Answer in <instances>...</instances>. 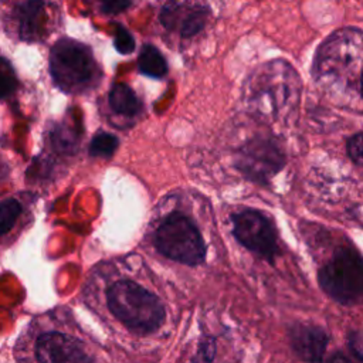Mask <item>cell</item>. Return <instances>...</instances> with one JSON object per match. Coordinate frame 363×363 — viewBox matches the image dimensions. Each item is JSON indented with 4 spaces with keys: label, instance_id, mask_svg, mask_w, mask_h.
<instances>
[{
    "label": "cell",
    "instance_id": "obj_1",
    "mask_svg": "<svg viewBox=\"0 0 363 363\" xmlns=\"http://www.w3.org/2000/svg\"><path fill=\"white\" fill-rule=\"evenodd\" d=\"M301 82L296 71L282 60L259 65L248 78L245 96L259 115L278 116L296 105Z\"/></svg>",
    "mask_w": 363,
    "mask_h": 363
},
{
    "label": "cell",
    "instance_id": "obj_2",
    "mask_svg": "<svg viewBox=\"0 0 363 363\" xmlns=\"http://www.w3.org/2000/svg\"><path fill=\"white\" fill-rule=\"evenodd\" d=\"M313 75L322 85L346 84L363 75V33L343 28L333 33L316 51Z\"/></svg>",
    "mask_w": 363,
    "mask_h": 363
},
{
    "label": "cell",
    "instance_id": "obj_3",
    "mask_svg": "<svg viewBox=\"0 0 363 363\" xmlns=\"http://www.w3.org/2000/svg\"><path fill=\"white\" fill-rule=\"evenodd\" d=\"M111 312L130 330L152 333L164 320V308L159 298L139 284L123 279L106 292Z\"/></svg>",
    "mask_w": 363,
    "mask_h": 363
},
{
    "label": "cell",
    "instance_id": "obj_4",
    "mask_svg": "<svg viewBox=\"0 0 363 363\" xmlns=\"http://www.w3.org/2000/svg\"><path fill=\"white\" fill-rule=\"evenodd\" d=\"M50 72L54 84L68 94L91 89L101 77L91 48L71 38H61L52 45Z\"/></svg>",
    "mask_w": 363,
    "mask_h": 363
},
{
    "label": "cell",
    "instance_id": "obj_5",
    "mask_svg": "<svg viewBox=\"0 0 363 363\" xmlns=\"http://www.w3.org/2000/svg\"><path fill=\"white\" fill-rule=\"evenodd\" d=\"M322 291L342 305L363 301V255L353 247H339L318 272Z\"/></svg>",
    "mask_w": 363,
    "mask_h": 363
},
{
    "label": "cell",
    "instance_id": "obj_6",
    "mask_svg": "<svg viewBox=\"0 0 363 363\" xmlns=\"http://www.w3.org/2000/svg\"><path fill=\"white\" fill-rule=\"evenodd\" d=\"M155 245L164 257L186 265H199L206 257L200 231L182 213H172L160 223L155 233Z\"/></svg>",
    "mask_w": 363,
    "mask_h": 363
},
{
    "label": "cell",
    "instance_id": "obj_7",
    "mask_svg": "<svg viewBox=\"0 0 363 363\" xmlns=\"http://www.w3.org/2000/svg\"><path fill=\"white\" fill-rule=\"evenodd\" d=\"M233 233L242 247L274 262L278 254L277 231L264 213L244 210L233 217Z\"/></svg>",
    "mask_w": 363,
    "mask_h": 363
},
{
    "label": "cell",
    "instance_id": "obj_8",
    "mask_svg": "<svg viewBox=\"0 0 363 363\" xmlns=\"http://www.w3.org/2000/svg\"><path fill=\"white\" fill-rule=\"evenodd\" d=\"M285 164L282 149L272 140L255 138L247 142L237 156V167L252 182L267 183Z\"/></svg>",
    "mask_w": 363,
    "mask_h": 363
},
{
    "label": "cell",
    "instance_id": "obj_9",
    "mask_svg": "<svg viewBox=\"0 0 363 363\" xmlns=\"http://www.w3.org/2000/svg\"><path fill=\"white\" fill-rule=\"evenodd\" d=\"M35 359L38 362H52V363L92 360L85 353L78 339L60 332H47L37 337Z\"/></svg>",
    "mask_w": 363,
    "mask_h": 363
},
{
    "label": "cell",
    "instance_id": "obj_10",
    "mask_svg": "<svg viewBox=\"0 0 363 363\" xmlns=\"http://www.w3.org/2000/svg\"><path fill=\"white\" fill-rule=\"evenodd\" d=\"M47 17L44 0H23L14 6L11 20L17 35L23 41H37L43 35Z\"/></svg>",
    "mask_w": 363,
    "mask_h": 363
},
{
    "label": "cell",
    "instance_id": "obj_11",
    "mask_svg": "<svg viewBox=\"0 0 363 363\" xmlns=\"http://www.w3.org/2000/svg\"><path fill=\"white\" fill-rule=\"evenodd\" d=\"M289 340L294 352L308 362H319L328 347L326 332L313 325H295L289 330Z\"/></svg>",
    "mask_w": 363,
    "mask_h": 363
},
{
    "label": "cell",
    "instance_id": "obj_12",
    "mask_svg": "<svg viewBox=\"0 0 363 363\" xmlns=\"http://www.w3.org/2000/svg\"><path fill=\"white\" fill-rule=\"evenodd\" d=\"M109 105L115 113L125 116H135L142 109L139 98L126 84L122 82L112 85L109 91Z\"/></svg>",
    "mask_w": 363,
    "mask_h": 363
},
{
    "label": "cell",
    "instance_id": "obj_13",
    "mask_svg": "<svg viewBox=\"0 0 363 363\" xmlns=\"http://www.w3.org/2000/svg\"><path fill=\"white\" fill-rule=\"evenodd\" d=\"M138 68L152 78H162L167 74V62L162 52L152 44H145L138 57Z\"/></svg>",
    "mask_w": 363,
    "mask_h": 363
},
{
    "label": "cell",
    "instance_id": "obj_14",
    "mask_svg": "<svg viewBox=\"0 0 363 363\" xmlns=\"http://www.w3.org/2000/svg\"><path fill=\"white\" fill-rule=\"evenodd\" d=\"M78 140H79V136H78L77 130L72 129L71 126H68L67 123L58 125L51 135L52 146L58 152H64V153H69V152L75 150Z\"/></svg>",
    "mask_w": 363,
    "mask_h": 363
},
{
    "label": "cell",
    "instance_id": "obj_15",
    "mask_svg": "<svg viewBox=\"0 0 363 363\" xmlns=\"http://www.w3.org/2000/svg\"><path fill=\"white\" fill-rule=\"evenodd\" d=\"M118 145H119V140L115 135L108 132H99L91 140L89 155L92 157L109 159L115 153Z\"/></svg>",
    "mask_w": 363,
    "mask_h": 363
},
{
    "label": "cell",
    "instance_id": "obj_16",
    "mask_svg": "<svg viewBox=\"0 0 363 363\" xmlns=\"http://www.w3.org/2000/svg\"><path fill=\"white\" fill-rule=\"evenodd\" d=\"M206 23V9L204 7H193L187 11L180 23V34L184 38L196 35L200 30H203Z\"/></svg>",
    "mask_w": 363,
    "mask_h": 363
},
{
    "label": "cell",
    "instance_id": "obj_17",
    "mask_svg": "<svg viewBox=\"0 0 363 363\" xmlns=\"http://www.w3.org/2000/svg\"><path fill=\"white\" fill-rule=\"evenodd\" d=\"M21 213V206L14 199H6L1 201L0 207V227L1 235H6L14 225L16 220Z\"/></svg>",
    "mask_w": 363,
    "mask_h": 363
},
{
    "label": "cell",
    "instance_id": "obj_18",
    "mask_svg": "<svg viewBox=\"0 0 363 363\" xmlns=\"http://www.w3.org/2000/svg\"><path fill=\"white\" fill-rule=\"evenodd\" d=\"M113 45L118 52L121 54H130L135 50V40L132 34L121 24H116Z\"/></svg>",
    "mask_w": 363,
    "mask_h": 363
},
{
    "label": "cell",
    "instance_id": "obj_19",
    "mask_svg": "<svg viewBox=\"0 0 363 363\" xmlns=\"http://www.w3.org/2000/svg\"><path fill=\"white\" fill-rule=\"evenodd\" d=\"M346 150L352 162L363 169V132H357L347 139Z\"/></svg>",
    "mask_w": 363,
    "mask_h": 363
},
{
    "label": "cell",
    "instance_id": "obj_20",
    "mask_svg": "<svg viewBox=\"0 0 363 363\" xmlns=\"http://www.w3.org/2000/svg\"><path fill=\"white\" fill-rule=\"evenodd\" d=\"M101 4V10L105 14H118L125 11L132 0H98Z\"/></svg>",
    "mask_w": 363,
    "mask_h": 363
},
{
    "label": "cell",
    "instance_id": "obj_21",
    "mask_svg": "<svg viewBox=\"0 0 363 363\" xmlns=\"http://www.w3.org/2000/svg\"><path fill=\"white\" fill-rule=\"evenodd\" d=\"M216 353V343L211 337H204L200 342L196 360H213Z\"/></svg>",
    "mask_w": 363,
    "mask_h": 363
},
{
    "label": "cell",
    "instance_id": "obj_22",
    "mask_svg": "<svg viewBox=\"0 0 363 363\" xmlns=\"http://www.w3.org/2000/svg\"><path fill=\"white\" fill-rule=\"evenodd\" d=\"M347 343L353 356L363 362V336L359 332H350L347 336Z\"/></svg>",
    "mask_w": 363,
    "mask_h": 363
},
{
    "label": "cell",
    "instance_id": "obj_23",
    "mask_svg": "<svg viewBox=\"0 0 363 363\" xmlns=\"http://www.w3.org/2000/svg\"><path fill=\"white\" fill-rule=\"evenodd\" d=\"M14 82V75H13V71L10 69L9 64L6 60H3V65H1V91H3V98L7 96V94L13 92V88L11 84Z\"/></svg>",
    "mask_w": 363,
    "mask_h": 363
},
{
    "label": "cell",
    "instance_id": "obj_24",
    "mask_svg": "<svg viewBox=\"0 0 363 363\" xmlns=\"http://www.w3.org/2000/svg\"><path fill=\"white\" fill-rule=\"evenodd\" d=\"M360 95L363 98V75H362V79H360Z\"/></svg>",
    "mask_w": 363,
    "mask_h": 363
}]
</instances>
